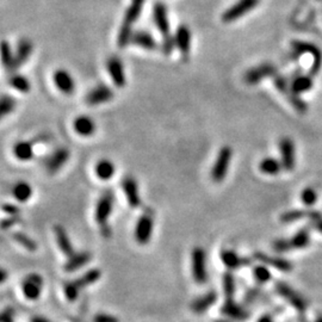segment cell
Instances as JSON below:
<instances>
[{
	"label": "cell",
	"mask_w": 322,
	"mask_h": 322,
	"mask_svg": "<svg viewBox=\"0 0 322 322\" xmlns=\"http://www.w3.org/2000/svg\"><path fill=\"white\" fill-rule=\"evenodd\" d=\"M233 158V150L229 146L222 147L218 152L216 160L214 162L211 169V178L215 183L224 182V179L227 176L228 168L231 166Z\"/></svg>",
	"instance_id": "obj_1"
},
{
	"label": "cell",
	"mask_w": 322,
	"mask_h": 322,
	"mask_svg": "<svg viewBox=\"0 0 322 322\" xmlns=\"http://www.w3.org/2000/svg\"><path fill=\"white\" fill-rule=\"evenodd\" d=\"M220 257L222 263H224L228 268H231V270H234V268H239L241 266H246V265H249L251 263L249 259L239 257L235 252L229 250L222 251Z\"/></svg>",
	"instance_id": "obj_25"
},
{
	"label": "cell",
	"mask_w": 322,
	"mask_h": 322,
	"mask_svg": "<svg viewBox=\"0 0 322 322\" xmlns=\"http://www.w3.org/2000/svg\"><path fill=\"white\" fill-rule=\"evenodd\" d=\"M93 322H119V321L117 317L114 316V315L101 313V314H97L93 317Z\"/></svg>",
	"instance_id": "obj_45"
},
{
	"label": "cell",
	"mask_w": 322,
	"mask_h": 322,
	"mask_svg": "<svg viewBox=\"0 0 322 322\" xmlns=\"http://www.w3.org/2000/svg\"><path fill=\"white\" fill-rule=\"evenodd\" d=\"M132 43L135 44L136 47L146 49V51H155V49H158L157 41L154 40V37L151 34L146 33V31H135L133 34Z\"/></svg>",
	"instance_id": "obj_24"
},
{
	"label": "cell",
	"mask_w": 322,
	"mask_h": 322,
	"mask_svg": "<svg viewBox=\"0 0 322 322\" xmlns=\"http://www.w3.org/2000/svg\"><path fill=\"white\" fill-rule=\"evenodd\" d=\"M276 289H277L279 295H281L283 299L288 301L295 309L299 311H304L307 309V303L306 301L303 300V297L300 296L299 293H297L292 288H290L289 285L284 284V283H278Z\"/></svg>",
	"instance_id": "obj_10"
},
{
	"label": "cell",
	"mask_w": 322,
	"mask_h": 322,
	"mask_svg": "<svg viewBox=\"0 0 322 322\" xmlns=\"http://www.w3.org/2000/svg\"><path fill=\"white\" fill-rule=\"evenodd\" d=\"M274 80H275V85L276 87L278 88L279 91L283 92L285 95H288V99L290 101V103H291L293 108L296 109V110H299L300 112H306L307 111V105L306 103H304L302 99H301L299 97V94H295L293 92L291 91V88H288V85H286V81L283 79L282 77H279L278 74L276 77H274Z\"/></svg>",
	"instance_id": "obj_16"
},
{
	"label": "cell",
	"mask_w": 322,
	"mask_h": 322,
	"mask_svg": "<svg viewBox=\"0 0 322 322\" xmlns=\"http://www.w3.org/2000/svg\"><path fill=\"white\" fill-rule=\"evenodd\" d=\"M33 43L28 38H22L18 42L17 49L15 52V65H13V69L19 68L29 60L31 53H33Z\"/></svg>",
	"instance_id": "obj_19"
},
{
	"label": "cell",
	"mask_w": 322,
	"mask_h": 322,
	"mask_svg": "<svg viewBox=\"0 0 322 322\" xmlns=\"http://www.w3.org/2000/svg\"><path fill=\"white\" fill-rule=\"evenodd\" d=\"M68 159L69 151L67 150V148H59V150H56L54 153L51 154L47 159H45V169H47V172L51 173V175H54V173L60 171V168L68 161Z\"/></svg>",
	"instance_id": "obj_13"
},
{
	"label": "cell",
	"mask_w": 322,
	"mask_h": 322,
	"mask_svg": "<svg viewBox=\"0 0 322 322\" xmlns=\"http://www.w3.org/2000/svg\"><path fill=\"white\" fill-rule=\"evenodd\" d=\"M54 233H55L56 242H58V246H59V249L61 250V252L68 258L70 256H73L74 254L73 245H72V242H70L68 234H67L65 228H63L62 226H55Z\"/></svg>",
	"instance_id": "obj_22"
},
{
	"label": "cell",
	"mask_w": 322,
	"mask_h": 322,
	"mask_svg": "<svg viewBox=\"0 0 322 322\" xmlns=\"http://www.w3.org/2000/svg\"><path fill=\"white\" fill-rule=\"evenodd\" d=\"M276 76H277V70H276L274 65H271V63H261V65L247 70L243 79H245L247 84L256 85L259 81L264 80L265 78H271Z\"/></svg>",
	"instance_id": "obj_7"
},
{
	"label": "cell",
	"mask_w": 322,
	"mask_h": 322,
	"mask_svg": "<svg viewBox=\"0 0 322 322\" xmlns=\"http://www.w3.org/2000/svg\"><path fill=\"white\" fill-rule=\"evenodd\" d=\"M116 168L115 165L109 160H102L95 165V175L99 179L109 180L115 175Z\"/></svg>",
	"instance_id": "obj_32"
},
{
	"label": "cell",
	"mask_w": 322,
	"mask_h": 322,
	"mask_svg": "<svg viewBox=\"0 0 322 322\" xmlns=\"http://www.w3.org/2000/svg\"><path fill=\"white\" fill-rule=\"evenodd\" d=\"M63 292H65L67 300L70 301V302H74V301L79 297L80 289L78 288V285L74 283V281L67 282L66 284L63 285Z\"/></svg>",
	"instance_id": "obj_41"
},
{
	"label": "cell",
	"mask_w": 322,
	"mask_h": 322,
	"mask_svg": "<svg viewBox=\"0 0 322 322\" xmlns=\"http://www.w3.org/2000/svg\"><path fill=\"white\" fill-rule=\"evenodd\" d=\"M308 211L304 210H290L286 211L281 216V221L284 222V224H290V222H295L299 220H302V218L307 217Z\"/></svg>",
	"instance_id": "obj_39"
},
{
	"label": "cell",
	"mask_w": 322,
	"mask_h": 322,
	"mask_svg": "<svg viewBox=\"0 0 322 322\" xmlns=\"http://www.w3.org/2000/svg\"><path fill=\"white\" fill-rule=\"evenodd\" d=\"M308 243H309V231L308 229H302L291 240H289V245L291 250L304 249L308 246Z\"/></svg>",
	"instance_id": "obj_34"
},
{
	"label": "cell",
	"mask_w": 322,
	"mask_h": 322,
	"mask_svg": "<svg viewBox=\"0 0 322 322\" xmlns=\"http://www.w3.org/2000/svg\"><path fill=\"white\" fill-rule=\"evenodd\" d=\"M10 86L15 88L16 91L22 92V93H27L30 91V83L26 77L20 76V74H15L10 78L9 80Z\"/></svg>",
	"instance_id": "obj_35"
},
{
	"label": "cell",
	"mask_w": 322,
	"mask_h": 322,
	"mask_svg": "<svg viewBox=\"0 0 322 322\" xmlns=\"http://www.w3.org/2000/svg\"><path fill=\"white\" fill-rule=\"evenodd\" d=\"M54 83L56 87L59 88L62 93L72 94L76 90V83H74L73 77L66 69H58L54 73Z\"/></svg>",
	"instance_id": "obj_18"
},
{
	"label": "cell",
	"mask_w": 322,
	"mask_h": 322,
	"mask_svg": "<svg viewBox=\"0 0 322 322\" xmlns=\"http://www.w3.org/2000/svg\"><path fill=\"white\" fill-rule=\"evenodd\" d=\"M102 277V272L98 268H91L88 270L86 274H84L83 276H80L79 278L74 279V283L78 285V288L80 290H83L87 286H90L92 284H94L95 282H98Z\"/></svg>",
	"instance_id": "obj_28"
},
{
	"label": "cell",
	"mask_w": 322,
	"mask_h": 322,
	"mask_svg": "<svg viewBox=\"0 0 322 322\" xmlns=\"http://www.w3.org/2000/svg\"><path fill=\"white\" fill-rule=\"evenodd\" d=\"M216 322H232V321L229 320V318H228V320H225V321H220V320H217Z\"/></svg>",
	"instance_id": "obj_55"
},
{
	"label": "cell",
	"mask_w": 322,
	"mask_h": 322,
	"mask_svg": "<svg viewBox=\"0 0 322 322\" xmlns=\"http://www.w3.org/2000/svg\"><path fill=\"white\" fill-rule=\"evenodd\" d=\"M16 108V99L11 97V95H8V94H4L2 98V108H0V110H2V116L4 117V116L11 114V112L15 110Z\"/></svg>",
	"instance_id": "obj_40"
},
{
	"label": "cell",
	"mask_w": 322,
	"mask_h": 322,
	"mask_svg": "<svg viewBox=\"0 0 322 322\" xmlns=\"http://www.w3.org/2000/svg\"><path fill=\"white\" fill-rule=\"evenodd\" d=\"M112 207H114V194L111 191H106L102 194L95 205L94 220L101 226V228L108 227V220L112 212Z\"/></svg>",
	"instance_id": "obj_3"
},
{
	"label": "cell",
	"mask_w": 322,
	"mask_h": 322,
	"mask_svg": "<svg viewBox=\"0 0 322 322\" xmlns=\"http://www.w3.org/2000/svg\"><path fill=\"white\" fill-rule=\"evenodd\" d=\"M301 200H302L303 204L308 205V207H311V205H314L317 201L316 191L311 189V187H307V189H304L302 191V193H301Z\"/></svg>",
	"instance_id": "obj_43"
},
{
	"label": "cell",
	"mask_w": 322,
	"mask_h": 322,
	"mask_svg": "<svg viewBox=\"0 0 322 322\" xmlns=\"http://www.w3.org/2000/svg\"><path fill=\"white\" fill-rule=\"evenodd\" d=\"M6 278H8V272L5 270H2V283H5Z\"/></svg>",
	"instance_id": "obj_52"
},
{
	"label": "cell",
	"mask_w": 322,
	"mask_h": 322,
	"mask_svg": "<svg viewBox=\"0 0 322 322\" xmlns=\"http://www.w3.org/2000/svg\"><path fill=\"white\" fill-rule=\"evenodd\" d=\"M311 87H313V80H311V78L307 76H301L293 80L290 88H291V91L295 94H300L302 92L309 91Z\"/></svg>",
	"instance_id": "obj_33"
},
{
	"label": "cell",
	"mask_w": 322,
	"mask_h": 322,
	"mask_svg": "<svg viewBox=\"0 0 322 322\" xmlns=\"http://www.w3.org/2000/svg\"><path fill=\"white\" fill-rule=\"evenodd\" d=\"M31 322H51V321L42 316H34L33 318H31Z\"/></svg>",
	"instance_id": "obj_51"
},
{
	"label": "cell",
	"mask_w": 322,
	"mask_h": 322,
	"mask_svg": "<svg viewBox=\"0 0 322 322\" xmlns=\"http://www.w3.org/2000/svg\"><path fill=\"white\" fill-rule=\"evenodd\" d=\"M12 194L17 201L20 202V203H24V202L29 201L30 197L33 196V187H31L30 184L26 182H19L13 186Z\"/></svg>",
	"instance_id": "obj_30"
},
{
	"label": "cell",
	"mask_w": 322,
	"mask_h": 322,
	"mask_svg": "<svg viewBox=\"0 0 322 322\" xmlns=\"http://www.w3.org/2000/svg\"><path fill=\"white\" fill-rule=\"evenodd\" d=\"M224 290L226 295V301H233L234 300V292H235V279L233 277L231 272H227L224 276Z\"/></svg>",
	"instance_id": "obj_37"
},
{
	"label": "cell",
	"mask_w": 322,
	"mask_h": 322,
	"mask_svg": "<svg viewBox=\"0 0 322 322\" xmlns=\"http://www.w3.org/2000/svg\"><path fill=\"white\" fill-rule=\"evenodd\" d=\"M2 55H3V63L6 68L13 69L15 65V53H12V49L6 41H3L2 43Z\"/></svg>",
	"instance_id": "obj_38"
},
{
	"label": "cell",
	"mask_w": 322,
	"mask_h": 322,
	"mask_svg": "<svg viewBox=\"0 0 322 322\" xmlns=\"http://www.w3.org/2000/svg\"><path fill=\"white\" fill-rule=\"evenodd\" d=\"M216 300L217 293L215 291H209L204 296H201L197 300H194L192 304H191V309L196 314H203L209 308L216 303Z\"/></svg>",
	"instance_id": "obj_20"
},
{
	"label": "cell",
	"mask_w": 322,
	"mask_h": 322,
	"mask_svg": "<svg viewBox=\"0 0 322 322\" xmlns=\"http://www.w3.org/2000/svg\"><path fill=\"white\" fill-rule=\"evenodd\" d=\"M283 167L282 161H278L277 159L275 158H265L260 161L259 164V169L265 175L268 176H276L281 172V169Z\"/></svg>",
	"instance_id": "obj_31"
},
{
	"label": "cell",
	"mask_w": 322,
	"mask_h": 322,
	"mask_svg": "<svg viewBox=\"0 0 322 322\" xmlns=\"http://www.w3.org/2000/svg\"><path fill=\"white\" fill-rule=\"evenodd\" d=\"M12 239L15 240L16 242H18L19 245H22L24 249L30 251V252H35L37 250V245L36 242L34 241L30 236H28L27 234L20 232H16L12 234Z\"/></svg>",
	"instance_id": "obj_36"
},
{
	"label": "cell",
	"mask_w": 322,
	"mask_h": 322,
	"mask_svg": "<svg viewBox=\"0 0 322 322\" xmlns=\"http://www.w3.org/2000/svg\"><path fill=\"white\" fill-rule=\"evenodd\" d=\"M114 98V91L106 85H98L97 87L92 88L86 95V103L88 105H101L104 103L110 102Z\"/></svg>",
	"instance_id": "obj_11"
},
{
	"label": "cell",
	"mask_w": 322,
	"mask_h": 322,
	"mask_svg": "<svg viewBox=\"0 0 322 322\" xmlns=\"http://www.w3.org/2000/svg\"><path fill=\"white\" fill-rule=\"evenodd\" d=\"M222 314L228 316L229 318H234V320H241V318L247 317V311L243 310L242 307L236 304L233 301H226V303L222 307Z\"/></svg>",
	"instance_id": "obj_27"
},
{
	"label": "cell",
	"mask_w": 322,
	"mask_h": 322,
	"mask_svg": "<svg viewBox=\"0 0 322 322\" xmlns=\"http://www.w3.org/2000/svg\"><path fill=\"white\" fill-rule=\"evenodd\" d=\"M257 322H274V318H272L271 315H264Z\"/></svg>",
	"instance_id": "obj_50"
},
{
	"label": "cell",
	"mask_w": 322,
	"mask_h": 322,
	"mask_svg": "<svg viewBox=\"0 0 322 322\" xmlns=\"http://www.w3.org/2000/svg\"><path fill=\"white\" fill-rule=\"evenodd\" d=\"M73 128L80 136H91L95 132V125L88 116H79L74 119Z\"/></svg>",
	"instance_id": "obj_26"
},
{
	"label": "cell",
	"mask_w": 322,
	"mask_h": 322,
	"mask_svg": "<svg viewBox=\"0 0 322 322\" xmlns=\"http://www.w3.org/2000/svg\"><path fill=\"white\" fill-rule=\"evenodd\" d=\"M17 222H18V217L17 216H10L8 218H4V220H3V222H2L3 229L11 228L17 224Z\"/></svg>",
	"instance_id": "obj_49"
},
{
	"label": "cell",
	"mask_w": 322,
	"mask_h": 322,
	"mask_svg": "<svg viewBox=\"0 0 322 322\" xmlns=\"http://www.w3.org/2000/svg\"><path fill=\"white\" fill-rule=\"evenodd\" d=\"M260 0H238L234 5L227 9L222 15V20L225 23L235 22L247 13L253 11L259 5Z\"/></svg>",
	"instance_id": "obj_2"
},
{
	"label": "cell",
	"mask_w": 322,
	"mask_h": 322,
	"mask_svg": "<svg viewBox=\"0 0 322 322\" xmlns=\"http://www.w3.org/2000/svg\"><path fill=\"white\" fill-rule=\"evenodd\" d=\"M92 259V254L90 252H78L68 258V260L65 264V271L74 272L79 270L85 265L88 264Z\"/></svg>",
	"instance_id": "obj_23"
},
{
	"label": "cell",
	"mask_w": 322,
	"mask_h": 322,
	"mask_svg": "<svg viewBox=\"0 0 322 322\" xmlns=\"http://www.w3.org/2000/svg\"><path fill=\"white\" fill-rule=\"evenodd\" d=\"M254 258L257 260H259L260 263H263L264 265H267V266H272L275 268H278L281 271H291L292 270V265L291 263H289L288 260L282 259V258H277V257H270L266 256L264 253H256L254 254Z\"/></svg>",
	"instance_id": "obj_21"
},
{
	"label": "cell",
	"mask_w": 322,
	"mask_h": 322,
	"mask_svg": "<svg viewBox=\"0 0 322 322\" xmlns=\"http://www.w3.org/2000/svg\"><path fill=\"white\" fill-rule=\"evenodd\" d=\"M207 257L205 252L201 247H194L191 253V264H192V276L194 282L198 284H204L208 279L207 274Z\"/></svg>",
	"instance_id": "obj_4"
},
{
	"label": "cell",
	"mask_w": 322,
	"mask_h": 322,
	"mask_svg": "<svg viewBox=\"0 0 322 322\" xmlns=\"http://www.w3.org/2000/svg\"><path fill=\"white\" fill-rule=\"evenodd\" d=\"M315 322H322V315H318V316L316 317V320H315Z\"/></svg>",
	"instance_id": "obj_54"
},
{
	"label": "cell",
	"mask_w": 322,
	"mask_h": 322,
	"mask_svg": "<svg viewBox=\"0 0 322 322\" xmlns=\"http://www.w3.org/2000/svg\"><path fill=\"white\" fill-rule=\"evenodd\" d=\"M254 278L257 279L259 283H266L271 279V274L268 271V268L264 265H258V266L254 267L253 270Z\"/></svg>",
	"instance_id": "obj_42"
},
{
	"label": "cell",
	"mask_w": 322,
	"mask_h": 322,
	"mask_svg": "<svg viewBox=\"0 0 322 322\" xmlns=\"http://www.w3.org/2000/svg\"><path fill=\"white\" fill-rule=\"evenodd\" d=\"M291 47L293 49V52L297 53V54H300V55L309 54L313 56L314 65H313V68H311V74H316L318 70H320L322 66V53L320 51V48L316 47L315 44L308 43V42H302V41H292Z\"/></svg>",
	"instance_id": "obj_6"
},
{
	"label": "cell",
	"mask_w": 322,
	"mask_h": 322,
	"mask_svg": "<svg viewBox=\"0 0 322 322\" xmlns=\"http://www.w3.org/2000/svg\"><path fill=\"white\" fill-rule=\"evenodd\" d=\"M279 150H281L282 165L285 171H292L296 164L295 155V144L290 137H283L279 142Z\"/></svg>",
	"instance_id": "obj_9"
},
{
	"label": "cell",
	"mask_w": 322,
	"mask_h": 322,
	"mask_svg": "<svg viewBox=\"0 0 322 322\" xmlns=\"http://www.w3.org/2000/svg\"><path fill=\"white\" fill-rule=\"evenodd\" d=\"M13 316H15V310L12 308H8L3 311L2 322H13Z\"/></svg>",
	"instance_id": "obj_48"
},
{
	"label": "cell",
	"mask_w": 322,
	"mask_h": 322,
	"mask_svg": "<svg viewBox=\"0 0 322 322\" xmlns=\"http://www.w3.org/2000/svg\"><path fill=\"white\" fill-rule=\"evenodd\" d=\"M154 227V216L151 211H146L141 215L136 224L135 239L140 245H146L150 242Z\"/></svg>",
	"instance_id": "obj_5"
},
{
	"label": "cell",
	"mask_w": 322,
	"mask_h": 322,
	"mask_svg": "<svg viewBox=\"0 0 322 322\" xmlns=\"http://www.w3.org/2000/svg\"><path fill=\"white\" fill-rule=\"evenodd\" d=\"M274 250L277 252H285V251L291 250L289 245V240H278L274 243Z\"/></svg>",
	"instance_id": "obj_46"
},
{
	"label": "cell",
	"mask_w": 322,
	"mask_h": 322,
	"mask_svg": "<svg viewBox=\"0 0 322 322\" xmlns=\"http://www.w3.org/2000/svg\"><path fill=\"white\" fill-rule=\"evenodd\" d=\"M122 189L123 192L126 193L127 201H128L130 207L133 209L139 208L141 204V198L139 193V186H137L135 178H133V177H126L122 180Z\"/></svg>",
	"instance_id": "obj_17"
},
{
	"label": "cell",
	"mask_w": 322,
	"mask_h": 322,
	"mask_svg": "<svg viewBox=\"0 0 322 322\" xmlns=\"http://www.w3.org/2000/svg\"><path fill=\"white\" fill-rule=\"evenodd\" d=\"M153 16H154L155 26H157L158 30L160 31V34L162 35V38L166 40V38L172 37L171 34H169L168 15H167V9H166L165 4L159 3V4L155 5Z\"/></svg>",
	"instance_id": "obj_14"
},
{
	"label": "cell",
	"mask_w": 322,
	"mask_h": 322,
	"mask_svg": "<svg viewBox=\"0 0 322 322\" xmlns=\"http://www.w3.org/2000/svg\"><path fill=\"white\" fill-rule=\"evenodd\" d=\"M307 217L311 221V224L314 225V227L317 229L318 232L322 233V215L317 211H308Z\"/></svg>",
	"instance_id": "obj_44"
},
{
	"label": "cell",
	"mask_w": 322,
	"mask_h": 322,
	"mask_svg": "<svg viewBox=\"0 0 322 322\" xmlns=\"http://www.w3.org/2000/svg\"><path fill=\"white\" fill-rule=\"evenodd\" d=\"M3 211L6 212L9 216H18V214H19V209L17 208L16 205L8 204V203H5L4 205H3Z\"/></svg>",
	"instance_id": "obj_47"
},
{
	"label": "cell",
	"mask_w": 322,
	"mask_h": 322,
	"mask_svg": "<svg viewBox=\"0 0 322 322\" xmlns=\"http://www.w3.org/2000/svg\"><path fill=\"white\" fill-rule=\"evenodd\" d=\"M13 154L20 161H29L34 157L33 142L22 141V142L16 143V146L13 147Z\"/></svg>",
	"instance_id": "obj_29"
},
{
	"label": "cell",
	"mask_w": 322,
	"mask_h": 322,
	"mask_svg": "<svg viewBox=\"0 0 322 322\" xmlns=\"http://www.w3.org/2000/svg\"><path fill=\"white\" fill-rule=\"evenodd\" d=\"M106 68L110 74L111 80L114 81V84L117 87H125L127 79H126V73H125V67L121 60L116 56H112L106 62Z\"/></svg>",
	"instance_id": "obj_12"
},
{
	"label": "cell",
	"mask_w": 322,
	"mask_h": 322,
	"mask_svg": "<svg viewBox=\"0 0 322 322\" xmlns=\"http://www.w3.org/2000/svg\"><path fill=\"white\" fill-rule=\"evenodd\" d=\"M42 288H43V279L37 274H31L27 276L22 283L24 296L30 301H36L37 299H40Z\"/></svg>",
	"instance_id": "obj_8"
},
{
	"label": "cell",
	"mask_w": 322,
	"mask_h": 322,
	"mask_svg": "<svg viewBox=\"0 0 322 322\" xmlns=\"http://www.w3.org/2000/svg\"><path fill=\"white\" fill-rule=\"evenodd\" d=\"M144 2H146V0H132V3H135V4H141V5H144Z\"/></svg>",
	"instance_id": "obj_53"
},
{
	"label": "cell",
	"mask_w": 322,
	"mask_h": 322,
	"mask_svg": "<svg viewBox=\"0 0 322 322\" xmlns=\"http://www.w3.org/2000/svg\"><path fill=\"white\" fill-rule=\"evenodd\" d=\"M191 31L186 26H180L176 31L175 42L176 48L178 49L183 58H189L191 51Z\"/></svg>",
	"instance_id": "obj_15"
}]
</instances>
